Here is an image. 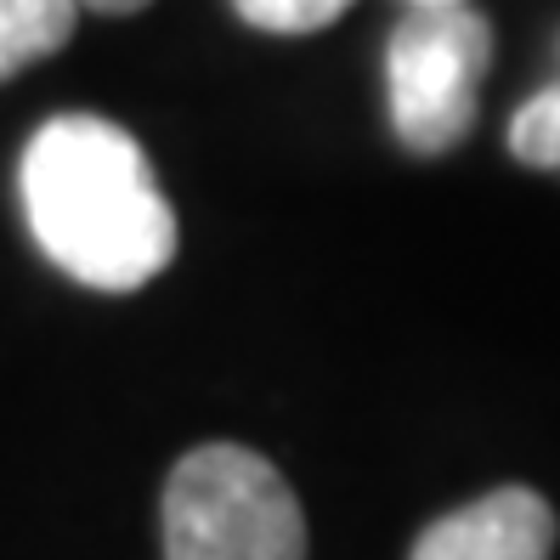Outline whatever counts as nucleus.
Masks as SVG:
<instances>
[{
    "mask_svg": "<svg viewBox=\"0 0 560 560\" xmlns=\"http://www.w3.org/2000/svg\"><path fill=\"white\" fill-rule=\"evenodd\" d=\"M555 510L533 487H492L481 499L436 515L413 538L408 560H549Z\"/></svg>",
    "mask_w": 560,
    "mask_h": 560,
    "instance_id": "4",
    "label": "nucleus"
},
{
    "mask_svg": "<svg viewBox=\"0 0 560 560\" xmlns=\"http://www.w3.org/2000/svg\"><path fill=\"white\" fill-rule=\"evenodd\" d=\"M492 62V23L458 7H408L385 46L390 130L419 159L458 148L476 125V91Z\"/></svg>",
    "mask_w": 560,
    "mask_h": 560,
    "instance_id": "3",
    "label": "nucleus"
},
{
    "mask_svg": "<svg viewBox=\"0 0 560 560\" xmlns=\"http://www.w3.org/2000/svg\"><path fill=\"white\" fill-rule=\"evenodd\" d=\"M18 192L40 255L85 289L130 294L176 255V210L153 159L103 114L46 119L23 148Z\"/></svg>",
    "mask_w": 560,
    "mask_h": 560,
    "instance_id": "1",
    "label": "nucleus"
},
{
    "mask_svg": "<svg viewBox=\"0 0 560 560\" xmlns=\"http://www.w3.org/2000/svg\"><path fill=\"white\" fill-rule=\"evenodd\" d=\"M408 7H458V0H408Z\"/></svg>",
    "mask_w": 560,
    "mask_h": 560,
    "instance_id": "9",
    "label": "nucleus"
},
{
    "mask_svg": "<svg viewBox=\"0 0 560 560\" xmlns=\"http://www.w3.org/2000/svg\"><path fill=\"white\" fill-rule=\"evenodd\" d=\"M80 7H91V12H108V18H125V12H142V7H153V0H80Z\"/></svg>",
    "mask_w": 560,
    "mask_h": 560,
    "instance_id": "8",
    "label": "nucleus"
},
{
    "mask_svg": "<svg viewBox=\"0 0 560 560\" xmlns=\"http://www.w3.org/2000/svg\"><path fill=\"white\" fill-rule=\"evenodd\" d=\"M164 560H306L301 499L260 453L205 442L164 481Z\"/></svg>",
    "mask_w": 560,
    "mask_h": 560,
    "instance_id": "2",
    "label": "nucleus"
},
{
    "mask_svg": "<svg viewBox=\"0 0 560 560\" xmlns=\"http://www.w3.org/2000/svg\"><path fill=\"white\" fill-rule=\"evenodd\" d=\"M80 0H0V80L69 46Z\"/></svg>",
    "mask_w": 560,
    "mask_h": 560,
    "instance_id": "5",
    "label": "nucleus"
},
{
    "mask_svg": "<svg viewBox=\"0 0 560 560\" xmlns=\"http://www.w3.org/2000/svg\"><path fill=\"white\" fill-rule=\"evenodd\" d=\"M233 12L267 35H317L351 12V0H233Z\"/></svg>",
    "mask_w": 560,
    "mask_h": 560,
    "instance_id": "7",
    "label": "nucleus"
},
{
    "mask_svg": "<svg viewBox=\"0 0 560 560\" xmlns=\"http://www.w3.org/2000/svg\"><path fill=\"white\" fill-rule=\"evenodd\" d=\"M510 153L533 171H560V80L521 103L510 119Z\"/></svg>",
    "mask_w": 560,
    "mask_h": 560,
    "instance_id": "6",
    "label": "nucleus"
},
{
    "mask_svg": "<svg viewBox=\"0 0 560 560\" xmlns=\"http://www.w3.org/2000/svg\"><path fill=\"white\" fill-rule=\"evenodd\" d=\"M555 51H560V40H555Z\"/></svg>",
    "mask_w": 560,
    "mask_h": 560,
    "instance_id": "10",
    "label": "nucleus"
}]
</instances>
